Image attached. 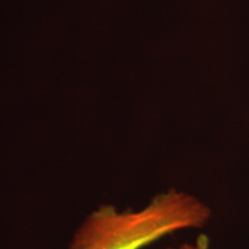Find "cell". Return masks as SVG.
Wrapping results in <instances>:
<instances>
[{"label": "cell", "mask_w": 249, "mask_h": 249, "mask_svg": "<svg viewBox=\"0 0 249 249\" xmlns=\"http://www.w3.org/2000/svg\"><path fill=\"white\" fill-rule=\"evenodd\" d=\"M210 241L205 234H200L196 238L194 244H182L179 247L169 248V249H209Z\"/></svg>", "instance_id": "obj_2"}, {"label": "cell", "mask_w": 249, "mask_h": 249, "mask_svg": "<svg viewBox=\"0 0 249 249\" xmlns=\"http://www.w3.org/2000/svg\"><path fill=\"white\" fill-rule=\"evenodd\" d=\"M211 211L192 194L171 188L140 210H119L104 203L87 214L66 249H143L164 236L201 229Z\"/></svg>", "instance_id": "obj_1"}]
</instances>
